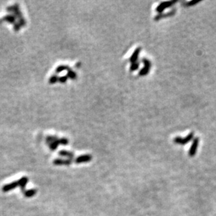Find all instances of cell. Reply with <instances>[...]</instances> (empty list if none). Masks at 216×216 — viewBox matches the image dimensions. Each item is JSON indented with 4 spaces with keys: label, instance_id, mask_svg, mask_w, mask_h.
I'll list each match as a JSON object with an SVG mask.
<instances>
[{
    "label": "cell",
    "instance_id": "30bf717a",
    "mask_svg": "<svg viewBox=\"0 0 216 216\" xmlns=\"http://www.w3.org/2000/svg\"><path fill=\"white\" fill-rule=\"evenodd\" d=\"M141 48L138 47L134 50L133 53L132 55L131 56V58H130V59H129L130 62H131V64L137 62V59H138L139 54H140V53H141Z\"/></svg>",
    "mask_w": 216,
    "mask_h": 216
},
{
    "label": "cell",
    "instance_id": "d6986e66",
    "mask_svg": "<svg viewBox=\"0 0 216 216\" xmlns=\"http://www.w3.org/2000/svg\"><path fill=\"white\" fill-rule=\"evenodd\" d=\"M4 20H6L7 22H9L10 23H13L15 21V18L13 16H11V15H9V16H5L4 18Z\"/></svg>",
    "mask_w": 216,
    "mask_h": 216
},
{
    "label": "cell",
    "instance_id": "8fae6325",
    "mask_svg": "<svg viewBox=\"0 0 216 216\" xmlns=\"http://www.w3.org/2000/svg\"><path fill=\"white\" fill-rule=\"evenodd\" d=\"M59 155L62 157H65V158H68L69 159H72L74 158V153L70 151H60V152H59Z\"/></svg>",
    "mask_w": 216,
    "mask_h": 216
},
{
    "label": "cell",
    "instance_id": "ac0fdd59",
    "mask_svg": "<svg viewBox=\"0 0 216 216\" xmlns=\"http://www.w3.org/2000/svg\"><path fill=\"white\" fill-rule=\"evenodd\" d=\"M58 138H57V137L55 136H48L46 137V142L48 143V145L52 143V142H53L54 141H56V140H57Z\"/></svg>",
    "mask_w": 216,
    "mask_h": 216
},
{
    "label": "cell",
    "instance_id": "7402d4cb",
    "mask_svg": "<svg viewBox=\"0 0 216 216\" xmlns=\"http://www.w3.org/2000/svg\"><path fill=\"white\" fill-rule=\"evenodd\" d=\"M199 2L200 1H196V0H192V1H191L190 2H188V3H187L186 5H188V6H193V5H195L196 4H198Z\"/></svg>",
    "mask_w": 216,
    "mask_h": 216
},
{
    "label": "cell",
    "instance_id": "52a82bcc",
    "mask_svg": "<svg viewBox=\"0 0 216 216\" xmlns=\"http://www.w3.org/2000/svg\"><path fill=\"white\" fill-rule=\"evenodd\" d=\"M176 9H173V10H172L171 11L168 12V13H160V14L157 15V16L154 17V20L156 21H158V20H161L162 18H168V17L173 16L176 14Z\"/></svg>",
    "mask_w": 216,
    "mask_h": 216
},
{
    "label": "cell",
    "instance_id": "4fadbf2b",
    "mask_svg": "<svg viewBox=\"0 0 216 216\" xmlns=\"http://www.w3.org/2000/svg\"><path fill=\"white\" fill-rule=\"evenodd\" d=\"M70 69H71L68 66L60 65V66H58L57 68H56V73H60V72H63V71H67V72H68V71Z\"/></svg>",
    "mask_w": 216,
    "mask_h": 216
},
{
    "label": "cell",
    "instance_id": "9a60e30c",
    "mask_svg": "<svg viewBox=\"0 0 216 216\" xmlns=\"http://www.w3.org/2000/svg\"><path fill=\"white\" fill-rule=\"evenodd\" d=\"M67 76L68 78H70V79L75 80L76 78H77V73H76L75 72H73L72 69H70L68 72Z\"/></svg>",
    "mask_w": 216,
    "mask_h": 216
},
{
    "label": "cell",
    "instance_id": "5b68a950",
    "mask_svg": "<svg viewBox=\"0 0 216 216\" xmlns=\"http://www.w3.org/2000/svg\"><path fill=\"white\" fill-rule=\"evenodd\" d=\"M17 187H19L18 181H14V182L4 185L3 187H2V191H3L4 192H7L14 190L15 188H16Z\"/></svg>",
    "mask_w": 216,
    "mask_h": 216
},
{
    "label": "cell",
    "instance_id": "8992f818",
    "mask_svg": "<svg viewBox=\"0 0 216 216\" xmlns=\"http://www.w3.org/2000/svg\"><path fill=\"white\" fill-rule=\"evenodd\" d=\"M92 159V156L90 155H83L79 156L75 159V163L81 164V163H87L90 162Z\"/></svg>",
    "mask_w": 216,
    "mask_h": 216
},
{
    "label": "cell",
    "instance_id": "7c38bea8",
    "mask_svg": "<svg viewBox=\"0 0 216 216\" xmlns=\"http://www.w3.org/2000/svg\"><path fill=\"white\" fill-rule=\"evenodd\" d=\"M37 189H31V190H26L23 194L25 197L30 198L34 197L37 194Z\"/></svg>",
    "mask_w": 216,
    "mask_h": 216
},
{
    "label": "cell",
    "instance_id": "6da1fadb",
    "mask_svg": "<svg viewBox=\"0 0 216 216\" xmlns=\"http://www.w3.org/2000/svg\"><path fill=\"white\" fill-rule=\"evenodd\" d=\"M194 132H191L190 134H188L187 136L185 138H181L180 136H177L174 139L173 141L174 143H176L177 144H180V145H185L188 143L189 142H190L191 140L194 139Z\"/></svg>",
    "mask_w": 216,
    "mask_h": 216
},
{
    "label": "cell",
    "instance_id": "9c48e42d",
    "mask_svg": "<svg viewBox=\"0 0 216 216\" xmlns=\"http://www.w3.org/2000/svg\"><path fill=\"white\" fill-rule=\"evenodd\" d=\"M72 159H56L53 161V164L55 165H70L72 164Z\"/></svg>",
    "mask_w": 216,
    "mask_h": 216
},
{
    "label": "cell",
    "instance_id": "44dd1931",
    "mask_svg": "<svg viewBox=\"0 0 216 216\" xmlns=\"http://www.w3.org/2000/svg\"><path fill=\"white\" fill-rule=\"evenodd\" d=\"M68 79V78L67 76H64L59 77L58 81L60 82V83H65L66 81H67Z\"/></svg>",
    "mask_w": 216,
    "mask_h": 216
},
{
    "label": "cell",
    "instance_id": "ffe728a7",
    "mask_svg": "<svg viewBox=\"0 0 216 216\" xmlns=\"http://www.w3.org/2000/svg\"><path fill=\"white\" fill-rule=\"evenodd\" d=\"M59 141H60V144L63 145V146H65V145H68L69 143V141L68 139L66 138H62V139H59Z\"/></svg>",
    "mask_w": 216,
    "mask_h": 216
},
{
    "label": "cell",
    "instance_id": "e0dca14e",
    "mask_svg": "<svg viewBox=\"0 0 216 216\" xmlns=\"http://www.w3.org/2000/svg\"><path fill=\"white\" fill-rule=\"evenodd\" d=\"M139 65H140V64L138 62L132 63L131 67H130V71H131V72H134V71L137 70L139 68Z\"/></svg>",
    "mask_w": 216,
    "mask_h": 216
},
{
    "label": "cell",
    "instance_id": "ba28073f",
    "mask_svg": "<svg viewBox=\"0 0 216 216\" xmlns=\"http://www.w3.org/2000/svg\"><path fill=\"white\" fill-rule=\"evenodd\" d=\"M18 181V185L19 187L21 188L22 192L24 193L26 191L25 187H26L27 183L28 182V178L26 177V176H24V177H22Z\"/></svg>",
    "mask_w": 216,
    "mask_h": 216
},
{
    "label": "cell",
    "instance_id": "3957f363",
    "mask_svg": "<svg viewBox=\"0 0 216 216\" xmlns=\"http://www.w3.org/2000/svg\"><path fill=\"white\" fill-rule=\"evenodd\" d=\"M178 2L177 0H173V1H168V2H163L159 5L158 6L156 7V11L159 13H161L164 10L169 8V7H171L172 6H173V4H175L176 2Z\"/></svg>",
    "mask_w": 216,
    "mask_h": 216
},
{
    "label": "cell",
    "instance_id": "5bb4252c",
    "mask_svg": "<svg viewBox=\"0 0 216 216\" xmlns=\"http://www.w3.org/2000/svg\"><path fill=\"white\" fill-rule=\"evenodd\" d=\"M59 145H60V141H59V139H58L56 141H54L52 143L49 144V148L51 151H55V150L58 148Z\"/></svg>",
    "mask_w": 216,
    "mask_h": 216
},
{
    "label": "cell",
    "instance_id": "2e32d148",
    "mask_svg": "<svg viewBox=\"0 0 216 216\" xmlns=\"http://www.w3.org/2000/svg\"><path fill=\"white\" fill-rule=\"evenodd\" d=\"M59 80V77L57 75H53L52 76H51L49 78L48 82L50 84H54V83H57Z\"/></svg>",
    "mask_w": 216,
    "mask_h": 216
},
{
    "label": "cell",
    "instance_id": "603a6c76",
    "mask_svg": "<svg viewBox=\"0 0 216 216\" xmlns=\"http://www.w3.org/2000/svg\"><path fill=\"white\" fill-rule=\"evenodd\" d=\"M20 24H21V26H24L25 25V20L23 18H21L20 20V23H18Z\"/></svg>",
    "mask_w": 216,
    "mask_h": 216
},
{
    "label": "cell",
    "instance_id": "cb8c5ba5",
    "mask_svg": "<svg viewBox=\"0 0 216 216\" xmlns=\"http://www.w3.org/2000/svg\"><path fill=\"white\" fill-rule=\"evenodd\" d=\"M20 27H21V24H20L19 23H17V24H15V25H14V29L16 31H18L20 29Z\"/></svg>",
    "mask_w": 216,
    "mask_h": 216
},
{
    "label": "cell",
    "instance_id": "d4e9b609",
    "mask_svg": "<svg viewBox=\"0 0 216 216\" xmlns=\"http://www.w3.org/2000/svg\"><path fill=\"white\" fill-rule=\"evenodd\" d=\"M79 65H81V64H80V63H78L77 65V67L79 68Z\"/></svg>",
    "mask_w": 216,
    "mask_h": 216
},
{
    "label": "cell",
    "instance_id": "7a4b0ae2",
    "mask_svg": "<svg viewBox=\"0 0 216 216\" xmlns=\"http://www.w3.org/2000/svg\"><path fill=\"white\" fill-rule=\"evenodd\" d=\"M142 62L144 64V67L139 72V76H145L147 75L149 72V70H150L151 67H152V64L150 62V61L147 59L143 58L142 59Z\"/></svg>",
    "mask_w": 216,
    "mask_h": 216
},
{
    "label": "cell",
    "instance_id": "277c9868",
    "mask_svg": "<svg viewBox=\"0 0 216 216\" xmlns=\"http://www.w3.org/2000/svg\"><path fill=\"white\" fill-rule=\"evenodd\" d=\"M199 143V138L194 139L192 144H191L190 149V151H189V155H190V157H193V156L195 155L196 151H197Z\"/></svg>",
    "mask_w": 216,
    "mask_h": 216
}]
</instances>
